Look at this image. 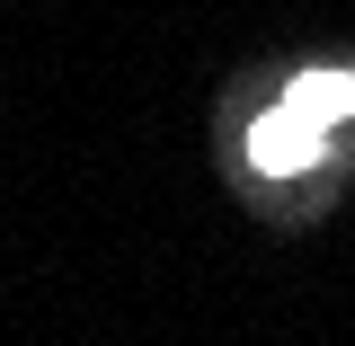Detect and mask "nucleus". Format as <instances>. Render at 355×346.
<instances>
[{"instance_id":"f257e3e1","label":"nucleus","mask_w":355,"mask_h":346,"mask_svg":"<svg viewBox=\"0 0 355 346\" xmlns=\"http://www.w3.org/2000/svg\"><path fill=\"white\" fill-rule=\"evenodd\" d=\"M355 116V71H302V80L284 89L275 107H266V125L249 133V160L266 178H293L320 160V142Z\"/></svg>"}]
</instances>
